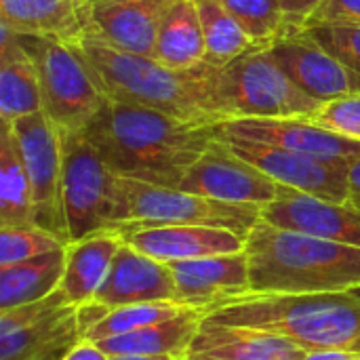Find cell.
<instances>
[{
    "mask_svg": "<svg viewBox=\"0 0 360 360\" xmlns=\"http://www.w3.org/2000/svg\"><path fill=\"white\" fill-rule=\"evenodd\" d=\"M217 137L236 156L245 158L281 186L335 202H346L352 198L348 167L323 162L274 143L226 133L221 129H217Z\"/></svg>",
    "mask_w": 360,
    "mask_h": 360,
    "instance_id": "obj_11",
    "label": "cell"
},
{
    "mask_svg": "<svg viewBox=\"0 0 360 360\" xmlns=\"http://www.w3.org/2000/svg\"><path fill=\"white\" fill-rule=\"evenodd\" d=\"M80 342L78 308L59 289L40 302L0 310V360H63Z\"/></svg>",
    "mask_w": 360,
    "mask_h": 360,
    "instance_id": "obj_9",
    "label": "cell"
},
{
    "mask_svg": "<svg viewBox=\"0 0 360 360\" xmlns=\"http://www.w3.org/2000/svg\"><path fill=\"white\" fill-rule=\"evenodd\" d=\"M354 293H359V295H360V289H356V291H354Z\"/></svg>",
    "mask_w": 360,
    "mask_h": 360,
    "instance_id": "obj_40",
    "label": "cell"
},
{
    "mask_svg": "<svg viewBox=\"0 0 360 360\" xmlns=\"http://www.w3.org/2000/svg\"><path fill=\"white\" fill-rule=\"evenodd\" d=\"M61 247H65V243L59 236L38 226L0 228V266L21 264Z\"/></svg>",
    "mask_w": 360,
    "mask_h": 360,
    "instance_id": "obj_31",
    "label": "cell"
},
{
    "mask_svg": "<svg viewBox=\"0 0 360 360\" xmlns=\"http://www.w3.org/2000/svg\"><path fill=\"white\" fill-rule=\"evenodd\" d=\"M300 344L251 327L217 325L202 321L188 359L192 360H304Z\"/></svg>",
    "mask_w": 360,
    "mask_h": 360,
    "instance_id": "obj_20",
    "label": "cell"
},
{
    "mask_svg": "<svg viewBox=\"0 0 360 360\" xmlns=\"http://www.w3.org/2000/svg\"><path fill=\"white\" fill-rule=\"evenodd\" d=\"M0 118H15L42 112L40 78L32 53L11 30H0Z\"/></svg>",
    "mask_w": 360,
    "mask_h": 360,
    "instance_id": "obj_23",
    "label": "cell"
},
{
    "mask_svg": "<svg viewBox=\"0 0 360 360\" xmlns=\"http://www.w3.org/2000/svg\"><path fill=\"white\" fill-rule=\"evenodd\" d=\"M192 308L177 304V302H146V304H131V306H120L112 308L89 333L84 340L89 342H99L116 335H124L131 331H139L165 321H171L175 316H181Z\"/></svg>",
    "mask_w": 360,
    "mask_h": 360,
    "instance_id": "obj_29",
    "label": "cell"
},
{
    "mask_svg": "<svg viewBox=\"0 0 360 360\" xmlns=\"http://www.w3.org/2000/svg\"><path fill=\"white\" fill-rule=\"evenodd\" d=\"M127 224L143 226H209L232 230L247 238L262 219V209L253 205H234L192 194L179 188H162L135 179H124ZM124 226V224H122Z\"/></svg>",
    "mask_w": 360,
    "mask_h": 360,
    "instance_id": "obj_8",
    "label": "cell"
},
{
    "mask_svg": "<svg viewBox=\"0 0 360 360\" xmlns=\"http://www.w3.org/2000/svg\"><path fill=\"white\" fill-rule=\"evenodd\" d=\"M209 323L251 327L283 335L310 350L360 352V295H247L215 308Z\"/></svg>",
    "mask_w": 360,
    "mask_h": 360,
    "instance_id": "obj_4",
    "label": "cell"
},
{
    "mask_svg": "<svg viewBox=\"0 0 360 360\" xmlns=\"http://www.w3.org/2000/svg\"><path fill=\"white\" fill-rule=\"evenodd\" d=\"M348 181H350L352 200L360 202V158L350 162V167H348Z\"/></svg>",
    "mask_w": 360,
    "mask_h": 360,
    "instance_id": "obj_38",
    "label": "cell"
},
{
    "mask_svg": "<svg viewBox=\"0 0 360 360\" xmlns=\"http://www.w3.org/2000/svg\"><path fill=\"white\" fill-rule=\"evenodd\" d=\"M316 23H360V0H323L302 27Z\"/></svg>",
    "mask_w": 360,
    "mask_h": 360,
    "instance_id": "obj_34",
    "label": "cell"
},
{
    "mask_svg": "<svg viewBox=\"0 0 360 360\" xmlns=\"http://www.w3.org/2000/svg\"><path fill=\"white\" fill-rule=\"evenodd\" d=\"M215 93L228 120L312 118L325 103L304 93L272 59L268 49L253 51L217 70Z\"/></svg>",
    "mask_w": 360,
    "mask_h": 360,
    "instance_id": "obj_6",
    "label": "cell"
},
{
    "mask_svg": "<svg viewBox=\"0 0 360 360\" xmlns=\"http://www.w3.org/2000/svg\"><path fill=\"white\" fill-rule=\"evenodd\" d=\"M122 245L124 238L116 230L97 232L65 245V270L59 291L72 306L78 308L95 300V293L105 281L110 266Z\"/></svg>",
    "mask_w": 360,
    "mask_h": 360,
    "instance_id": "obj_22",
    "label": "cell"
},
{
    "mask_svg": "<svg viewBox=\"0 0 360 360\" xmlns=\"http://www.w3.org/2000/svg\"><path fill=\"white\" fill-rule=\"evenodd\" d=\"M169 268L173 272L177 302L202 310L205 316L215 308L251 295V272L245 251L175 262Z\"/></svg>",
    "mask_w": 360,
    "mask_h": 360,
    "instance_id": "obj_16",
    "label": "cell"
},
{
    "mask_svg": "<svg viewBox=\"0 0 360 360\" xmlns=\"http://www.w3.org/2000/svg\"><path fill=\"white\" fill-rule=\"evenodd\" d=\"M2 27L76 44L89 34V0H0Z\"/></svg>",
    "mask_w": 360,
    "mask_h": 360,
    "instance_id": "obj_21",
    "label": "cell"
},
{
    "mask_svg": "<svg viewBox=\"0 0 360 360\" xmlns=\"http://www.w3.org/2000/svg\"><path fill=\"white\" fill-rule=\"evenodd\" d=\"M205 321L202 310H188L171 321L131 331L124 335L95 342L108 356L137 354V356H177L188 359L190 346Z\"/></svg>",
    "mask_w": 360,
    "mask_h": 360,
    "instance_id": "obj_24",
    "label": "cell"
},
{
    "mask_svg": "<svg viewBox=\"0 0 360 360\" xmlns=\"http://www.w3.org/2000/svg\"><path fill=\"white\" fill-rule=\"evenodd\" d=\"M19 38L38 68L44 116L61 133H80L108 103L84 59L74 44L61 40L40 36Z\"/></svg>",
    "mask_w": 360,
    "mask_h": 360,
    "instance_id": "obj_7",
    "label": "cell"
},
{
    "mask_svg": "<svg viewBox=\"0 0 360 360\" xmlns=\"http://www.w3.org/2000/svg\"><path fill=\"white\" fill-rule=\"evenodd\" d=\"M194 2L205 32L207 63L224 68L236 61L238 57H245L253 51L268 49L266 44L251 38L219 0H194Z\"/></svg>",
    "mask_w": 360,
    "mask_h": 360,
    "instance_id": "obj_28",
    "label": "cell"
},
{
    "mask_svg": "<svg viewBox=\"0 0 360 360\" xmlns=\"http://www.w3.org/2000/svg\"><path fill=\"white\" fill-rule=\"evenodd\" d=\"M262 219L316 238L360 247V202H335L278 184L276 198L262 207Z\"/></svg>",
    "mask_w": 360,
    "mask_h": 360,
    "instance_id": "obj_14",
    "label": "cell"
},
{
    "mask_svg": "<svg viewBox=\"0 0 360 360\" xmlns=\"http://www.w3.org/2000/svg\"><path fill=\"white\" fill-rule=\"evenodd\" d=\"M110 360H188V359H177V356H137V354H118V356H110Z\"/></svg>",
    "mask_w": 360,
    "mask_h": 360,
    "instance_id": "obj_39",
    "label": "cell"
},
{
    "mask_svg": "<svg viewBox=\"0 0 360 360\" xmlns=\"http://www.w3.org/2000/svg\"><path fill=\"white\" fill-rule=\"evenodd\" d=\"M116 232L137 251L162 262H192L245 251L247 238L232 230L209 226H143L124 224Z\"/></svg>",
    "mask_w": 360,
    "mask_h": 360,
    "instance_id": "obj_18",
    "label": "cell"
},
{
    "mask_svg": "<svg viewBox=\"0 0 360 360\" xmlns=\"http://www.w3.org/2000/svg\"><path fill=\"white\" fill-rule=\"evenodd\" d=\"M179 190L213 200L266 207L278 194V184L257 167L236 156L217 135L209 150L190 167Z\"/></svg>",
    "mask_w": 360,
    "mask_h": 360,
    "instance_id": "obj_12",
    "label": "cell"
},
{
    "mask_svg": "<svg viewBox=\"0 0 360 360\" xmlns=\"http://www.w3.org/2000/svg\"><path fill=\"white\" fill-rule=\"evenodd\" d=\"M179 0H89V34L114 49L154 57L165 15Z\"/></svg>",
    "mask_w": 360,
    "mask_h": 360,
    "instance_id": "obj_17",
    "label": "cell"
},
{
    "mask_svg": "<svg viewBox=\"0 0 360 360\" xmlns=\"http://www.w3.org/2000/svg\"><path fill=\"white\" fill-rule=\"evenodd\" d=\"M217 129L232 135L274 143L331 165L350 167L352 160L360 158L359 139L338 135L308 118H238L221 122Z\"/></svg>",
    "mask_w": 360,
    "mask_h": 360,
    "instance_id": "obj_15",
    "label": "cell"
},
{
    "mask_svg": "<svg viewBox=\"0 0 360 360\" xmlns=\"http://www.w3.org/2000/svg\"><path fill=\"white\" fill-rule=\"evenodd\" d=\"M302 30L360 76V23H316Z\"/></svg>",
    "mask_w": 360,
    "mask_h": 360,
    "instance_id": "obj_32",
    "label": "cell"
},
{
    "mask_svg": "<svg viewBox=\"0 0 360 360\" xmlns=\"http://www.w3.org/2000/svg\"><path fill=\"white\" fill-rule=\"evenodd\" d=\"M95 302L110 310L146 302H177L173 272L169 264H162L124 243L116 253L105 281L95 293Z\"/></svg>",
    "mask_w": 360,
    "mask_h": 360,
    "instance_id": "obj_19",
    "label": "cell"
},
{
    "mask_svg": "<svg viewBox=\"0 0 360 360\" xmlns=\"http://www.w3.org/2000/svg\"><path fill=\"white\" fill-rule=\"evenodd\" d=\"M110 101L141 105L177 120L217 127L228 122L215 93L217 65L171 68L154 57L127 53L84 36L74 44Z\"/></svg>",
    "mask_w": 360,
    "mask_h": 360,
    "instance_id": "obj_2",
    "label": "cell"
},
{
    "mask_svg": "<svg viewBox=\"0 0 360 360\" xmlns=\"http://www.w3.org/2000/svg\"><path fill=\"white\" fill-rule=\"evenodd\" d=\"M304 360H360V352L348 350H310Z\"/></svg>",
    "mask_w": 360,
    "mask_h": 360,
    "instance_id": "obj_37",
    "label": "cell"
},
{
    "mask_svg": "<svg viewBox=\"0 0 360 360\" xmlns=\"http://www.w3.org/2000/svg\"><path fill=\"white\" fill-rule=\"evenodd\" d=\"M80 133L116 175L179 188L190 167L213 143L217 129L108 99Z\"/></svg>",
    "mask_w": 360,
    "mask_h": 360,
    "instance_id": "obj_1",
    "label": "cell"
},
{
    "mask_svg": "<svg viewBox=\"0 0 360 360\" xmlns=\"http://www.w3.org/2000/svg\"><path fill=\"white\" fill-rule=\"evenodd\" d=\"M251 295L348 293L360 289V247L285 230L264 219L247 236Z\"/></svg>",
    "mask_w": 360,
    "mask_h": 360,
    "instance_id": "obj_3",
    "label": "cell"
},
{
    "mask_svg": "<svg viewBox=\"0 0 360 360\" xmlns=\"http://www.w3.org/2000/svg\"><path fill=\"white\" fill-rule=\"evenodd\" d=\"M154 59L171 68H194L205 63L207 44L194 0H179L165 15L158 30Z\"/></svg>",
    "mask_w": 360,
    "mask_h": 360,
    "instance_id": "obj_26",
    "label": "cell"
},
{
    "mask_svg": "<svg viewBox=\"0 0 360 360\" xmlns=\"http://www.w3.org/2000/svg\"><path fill=\"white\" fill-rule=\"evenodd\" d=\"M8 124L30 177L36 226L49 230L68 245V226L61 198V131L44 116V112L15 118Z\"/></svg>",
    "mask_w": 360,
    "mask_h": 360,
    "instance_id": "obj_10",
    "label": "cell"
},
{
    "mask_svg": "<svg viewBox=\"0 0 360 360\" xmlns=\"http://www.w3.org/2000/svg\"><path fill=\"white\" fill-rule=\"evenodd\" d=\"M63 270L65 247L21 264L0 266V310H11L49 297L59 289Z\"/></svg>",
    "mask_w": 360,
    "mask_h": 360,
    "instance_id": "obj_25",
    "label": "cell"
},
{
    "mask_svg": "<svg viewBox=\"0 0 360 360\" xmlns=\"http://www.w3.org/2000/svg\"><path fill=\"white\" fill-rule=\"evenodd\" d=\"M268 53L304 93L321 103L360 93L359 74L314 42L302 27L291 25L268 46Z\"/></svg>",
    "mask_w": 360,
    "mask_h": 360,
    "instance_id": "obj_13",
    "label": "cell"
},
{
    "mask_svg": "<svg viewBox=\"0 0 360 360\" xmlns=\"http://www.w3.org/2000/svg\"><path fill=\"white\" fill-rule=\"evenodd\" d=\"M188 360H192V359H188Z\"/></svg>",
    "mask_w": 360,
    "mask_h": 360,
    "instance_id": "obj_41",
    "label": "cell"
},
{
    "mask_svg": "<svg viewBox=\"0 0 360 360\" xmlns=\"http://www.w3.org/2000/svg\"><path fill=\"white\" fill-rule=\"evenodd\" d=\"M283 6V13L289 21V25L293 27H302L308 17L321 6L323 0H278Z\"/></svg>",
    "mask_w": 360,
    "mask_h": 360,
    "instance_id": "obj_35",
    "label": "cell"
},
{
    "mask_svg": "<svg viewBox=\"0 0 360 360\" xmlns=\"http://www.w3.org/2000/svg\"><path fill=\"white\" fill-rule=\"evenodd\" d=\"M310 120L338 135L360 141V93L325 103Z\"/></svg>",
    "mask_w": 360,
    "mask_h": 360,
    "instance_id": "obj_33",
    "label": "cell"
},
{
    "mask_svg": "<svg viewBox=\"0 0 360 360\" xmlns=\"http://www.w3.org/2000/svg\"><path fill=\"white\" fill-rule=\"evenodd\" d=\"M61 198L68 243L129 221L122 177L116 175L82 133H61Z\"/></svg>",
    "mask_w": 360,
    "mask_h": 360,
    "instance_id": "obj_5",
    "label": "cell"
},
{
    "mask_svg": "<svg viewBox=\"0 0 360 360\" xmlns=\"http://www.w3.org/2000/svg\"><path fill=\"white\" fill-rule=\"evenodd\" d=\"M36 226L30 177L11 131L2 122L0 131V228Z\"/></svg>",
    "mask_w": 360,
    "mask_h": 360,
    "instance_id": "obj_27",
    "label": "cell"
},
{
    "mask_svg": "<svg viewBox=\"0 0 360 360\" xmlns=\"http://www.w3.org/2000/svg\"><path fill=\"white\" fill-rule=\"evenodd\" d=\"M257 42L270 46L291 25L278 0H219Z\"/></svg>",
    "mask_w": 360,
    "mask_h": 360,
    "instance_id": "obj_30",
    "label": "cell"
},
{
    "mask_svg": "<svg viewBox=\"0 0 360 360\" xmlns=\"http://www.w3.org/2000/svg\"><path fill=\"white\" fill-rule=\"evenodd\" d=\"M63 360H110V356L95 342L82 340L80 344L74 346V350Z\"/></svg>",
    "mask_w": 360,
    "mask_h": 360,
    "instance_id": "obj_36",
    "label": "cell"
}]
</instances>
